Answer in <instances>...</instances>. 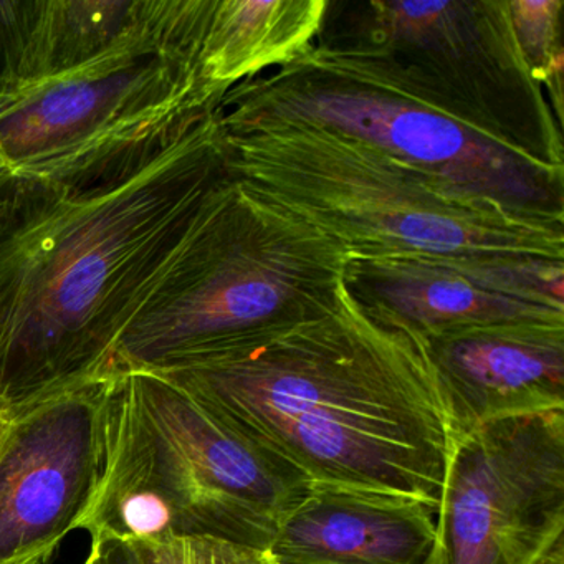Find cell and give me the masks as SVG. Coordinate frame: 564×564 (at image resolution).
I'll return each instance as SVG.
<instances>
[{
	"mask_svg": "<svg viewBox=\"0 0 564 564\" xmlns=\"http://www.w3.org/2000/svg\"><path fill=\"white\" fill-rule=\"evenodd\" d=\"M230 176L216 110L101 176L0 200V419L111 375L124 328Z\"/></svg>",
	"mask_w": 564,
	"mask_h": 564,
	"instance_id": "1",
	"label": "cell"
},
{
	"mask_svg": "<svg viewBox=\"0 0 564 564\" xmlns=\"http://www.w3.org/2000/svg\"><path fill=\"white\" fill-rule=\"evenodd\" d=\"M151 371L313 485L438 507L454 425L427 341L346 283L305 322Z\"/></svg>",
	"mask_w": 564,
	"mask_h": 564,
	"instance_id": "2",
	"label": "cell"
},
{
	"mask_svg": "<svg viewBox=\"0 0 564 564\" xmlns=\"http://www.w3.org/2000/svg\"><path fill=\"white\" fill-rule=\"evenodd\" d=\"M224 134L234 177L349 259L564 262V220L511 209L368 141L302 123Z\"/></svg>",
	"mask_w": 564,
	"mask_h": 564,
	"instance_id": "3",
	"label": "cell"
},
{
	"mask_svg": "<svg viewBox=\"0 0 564 564\" xmlns=\"http://www.w3.org/2000/svg\"><path fill=\"white\" fill-rule=\"evenodd\" d=\"M349 256L302 217L224 181L128 323L111 372L217 355L318 315Z\"/></svg>",
	"mask_w": 564,
	"mask_h": 564,
	"instance_id": "4",
	"label": "cell"
},
{
	"mask_svg": "<svg viewBox=\"0 0 564 564\" xmlns=\"http://www.w3.org/2000/svg\"><path fill=\"white\" fill-rule=\"evenodd\" d=\"M214 0H158L150 21L91 64L0 97V200L147 156L217 110L203 74Z\"/></svg>",
	"mask_w": 564,
	"mask_h": 564,
	"instance_id": "5",
	"label": "cell"
},
{
	"mask_svg": "<svg viewBox=\"0 0 564 564\" xmlns=\"http://www.w3.org/2000/svg\"><path fill=\"white\" fill-rule=\"evenodd\" d=\"M226 133L269 123L338 131L511 209L564 220V171L544 166L438 107L378 55L315 41L227 91Z\"/></svg>",
	"mask_w": 564,
	"mask_h": 564,
	"instance_id": "6",
	"label": "cell"
},
{
	"mask_svg": "<svg viewBox=\"0 0 564 564\" xmlns=\"http://www.w3.org/2000/svg\"><path fill=\"white\" fill-rule=\"evenodd\" d=\"M312 481L151 369L98 382L97 470L90 500L160 495L177 534L269 550ZM88 500V501H90Z\"/></svg>",
	"mask_w": 564,
	"mask_h": 564,
	"instance_id": "7",
	"label": "cell"
},
{
	"mask_svg": "<svg viewBox=\"0 0 564 564\" xmlns=\"http://www.w3.org/2000/svg\"><path fill=\"white\" fill-rule=\"evenodd\" d=\"M316 41L378 55L468 127L564 171L563 121L524 61L508 0L328 2Z\"/></svg>",
	"mask_w": 564,
	"mask_h": 564,
	"instance_id": "8",
	"label": "cell"
},
{
	"mask_svg": "<svg viewBox=\"0 0 564 564\" xmlns=\"http://www.w3.org/2000/svg\"><path fill=\"white\" fill-rule=\"evenodd\" d=\"M564 538V411L452 437L435 564H536Z\"/></svg>",
	"mask_w": 564,
	"mask_h": 564,
	"instance_id": "9",
	"label": "cell"
},
{
	"mask_svg": "<svg viewBox=\"0 0 564 564\" xmlns=\"http://www.w3.org/2000/svg\"><path fill=\"white\" fill-rule=\"evenodd\" d=\"M100 381L6 421L0 432V564H45L78 530L97 470Z\"/></svg>",
	"mask_w": 564,
	"mask_h": 564,
	"instance_id": "10",
	"label": "cell"
},
{
	"mask_svg": "<svg viewBox=\"0 0 564 564\" xmlns=\"http://www.w3.org/2000/svg\"><path fill=\"white\" fill-rule=\"evenodd\" d=\"M349 292L429 338L448 329L564 318V262L349 260Z\"/></svg>",
	"mask_w": 564,
	"mask_h": 564,
	"instance_id": "11",
	"label": "cell"
},
{
	"mask_svg": "<svg viewBox=\"0 0 564 564\" xmlns=\"http://www.w3.org/2000/svg\"><path fill=\"white\" fill-rule=\"evenodd\" d=\"M425 341L454 434L495 419L564 411V318L465 326Z\"/></svg>",
	"mask_w": 564,
	"mask_h": 564,
	"instance_id": "12",
	"label": "cell"
},
{
	"mask_svg": "<svg viewBox=\"0 0 564 564\" xmlns=\"http://www.w3.org/2000/svg\"><path fill=\"white\" fill-rule=\"evenodd\" d=\"M267 551L273 564H435L437 507L404 495L312 484Z\"/></svg>",
	"mask_w": 564,
	"mask_h": 564,
	"instance_id": "13",
	"label": "cell"
},
{
	"mask_svg": "<svg viewBox=\"0 0 564 564\" xmlns=\"http://www.w3.org/2000/svg\"><path fill=\"white\" fill-rule=\"evenodd\" d=\"M329 0H214L200 64L227 91L302 55L322 32Z\"/></svg>",
	"mask_w": 564,
	"mask_h": 564,
	"instance_id": "14",
	"label": "cell"
},
{
	"mask_svg": "<svg viewBox=\"0 0 564 564\" xmlns=\"http://www.w3.org/2000/svg\"><path fill=\"white\" fill-rule=\"evenodd\" d=\"M156 4L158 0H37L18 90L113 51L150 21Z\"/></svg>",
	"mask_w": 564,
	"mask_h": 564,
	"instance_id": "15",
	"label": "cell"
},
{
	"mask_svg": "<svg viewBox=\"0 0 564 564\" xmlns=\"http://www.w3.org/2000/svg\"><path fill=\"white\" fill-rule=\"evenodd\" d=\"M524 61L563 121V0H508Z\"/></svg>",
	"mask_w": 564,
	"mask_h": 564,
	"instance_id": "16",
	"label": "cell"
},
{
	"mask_svg": "<svg viewBox=\"0 0 564 564\" xmlns=\"http://www.w3.org/2000/svg\"><path fill=\"white\" fill-rule=\"evenodd\" d=\"M143 564H273L269 551L199 534L130 544Z\"/></svg>",
	"mask_w": 564,
	"mask_h": 564,
	"instance_id": "17",
	"label": "cell"
},
{
	"mask_svg": "<svg viewBox=\"0 0 564 564\" xmlns=\"http://www.w3.org/2000/svg\"><path fill=\"white\" fill-rule=\"evenodd\" d=\"M37 0H0V97L18 90Z\"/></svg>",
	"mask_w": 564,
	"mask_h": 564,
	"instance_id": "18",
	"label": "cell"
},
{
	"mask_svg": "<svg viewBox=\"0 0 564 564\" xmlns=\"http://www.w3.org/2000/svg\"><path fill=\"white\" fill-rule=\"evenodd\" d=\"M87 564H143L137 551L121 541H90Z\"/></svg>",
	"mask_w": 564,
	"mask_h": 564,
	"instance_id": "19",
	"label": "cell"
},
{
	"mask_svg": "<svg viewBox=\"0 0 564 564\" xmlns=\"http://www.w3.org/2000/svg\"><path fill=\"white\" fill-rule=\"evenodd\" d=\"M536 564H564V538L557 541Z\"/></svg>",
	"mask_w": 564,
	"mask_h": 564,
	"instance_id": "20",
	"label": "cell"
},
{
	"mask_svg": "<svg viewBox=\"0 0 564 564\" xmlns=\"http://www.w3.org/2000/svg\"><path fill=\"white\" fill-rule=\"evenodd\" d=\"M6 421L4 419H0V432H2V429H4Z\"/></svg>",
	"mask_w": 564,
	"mask_h": 564,
	"instance_id": "21",
	"label": "cell"
},
{
	"mask_svg": "<svg viewBox=\"0 0 564 564\" xmlns=\"http://www.w3.org/2000/svg\"><path fill=\"white\" fill-rule=\"evenodd\" d=\"M84 564H87V561H85V563H84Z\"/></svg>",
	"mask_w": 564,
	"mask_h": 564,
	"instance_id": "22",
	"label": "cell"
}]
</instances>
